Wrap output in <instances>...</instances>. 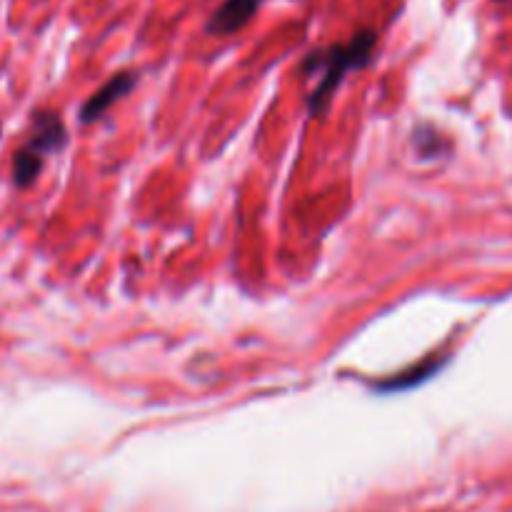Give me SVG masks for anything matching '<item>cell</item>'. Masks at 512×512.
Listing matches in <instances>:
<instances>
[{
    "mask_svg": "<svg viewBox=\"0 0 512 512\" xmlns=\"http://www.w3.org/2000/svg\"><path fill=\"white\" fill-rule=\"evenodd\" d=\"M65 140V128L55 113H40L35 115L33 130L23 148L15 155L13 178L18 185H30L38 178L40 168H43V158L53 150H58Z\"/></svg>",
    "mask_w": 512,
    "mask_h": 512,
    "instance_id": "obj_2",
    "label": "cell"
},
{
    "mask_svg": "<svg viewBox=\"0 0 512 512\" xmlns=\"http://www.w3.org/2000/svg\"><path fill=\"white\" fill-rule=\"evenodd\" d=\"M260 5H263V0H225V3L215 10L213 18L208 20V33H235V30L243 28V25L258 13Z\"/></svg>",
    "mask_w": 512,
    "mask_h": 512,
    "instance_id": "obj_3",
    "label": "cell"
},
{
    "mask_svg": "<svg viewBox=\"0 0 512 512\" xmlns=\"http://www.w3.org/2000/svg\"><path fill=\"white\" fill-rule=\"evenodd\" d=\"M375 43H378L375 30H360V33L353 35V40H348V43L330 45V48L310 53L303 68L320 73L318 85H315V90L310 93V108H323L330 100V95H333V90L340 85V80H343L350 70L368 63L370 55H373Z\"/></svg>",
    "mask_w": 512,
    "mask_h": 512,
    "instance_id": "obj_1",
    "label": "cell"
},
{
    "mask_svg": "<svg viewBox=\"0 0 512 512\" xmlns=\"http://www.w3.org/2000/svg\"><path fill=\"white\" fill-rule=\"evenodd\" d=\"M133 85H135V75L128 73V70H125V73L113 75V78H110L108 83H105L103 88H100L98 93H95L93 98L85 103V108H83L85 123H90V120H95L98 115H103L105 110L115 103V100L123 98L125 93H130V90H133Z\"/></svg>",
    "mask_w": 512,
    "mask_h": 512,
    "instance_id": "obj_4",
    "label": "cell"
}]
</instances>
